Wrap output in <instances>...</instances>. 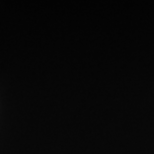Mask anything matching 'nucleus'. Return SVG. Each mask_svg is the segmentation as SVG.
Returning <instances> with one entry per match:
<instances>
[]
</instances>
